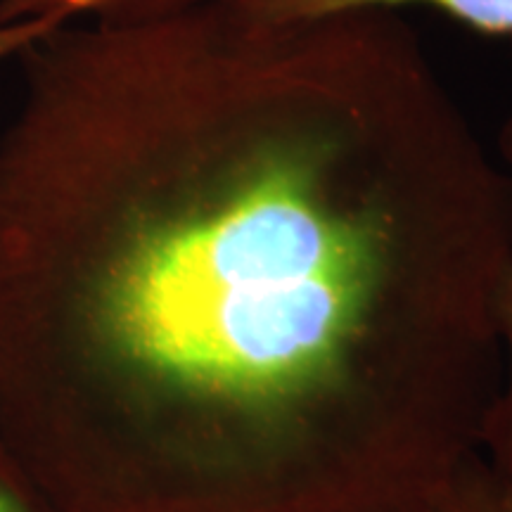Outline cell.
Here are the masks:
<instances>
[{
  "label": "cell",
  "mask_w": 512,
  "mask_h": 512,
  "mask_svg": "<svg viewBox=\"0 0 512 512\" xmlns=\"http://www.w3.org/2000/svg\"><path fill=\"white\" fill-rule=\"evenodd\" d=\"M202 0H0V62L12 60L38 38L64 24L95 17L157 12Z\"/></svg>",
  "instance_id": "3"
},
{
  "label": "cell",
  "mask_w": 512,
  "mask_h": 512,
  "mask_svg": "<svg viewBox=\"0 0 512 512\" xmlns=\"http://www.w3.org/2000/svg\"><path fill=\"white\" fill-rule=\"evenodd\" d=\"M271 22H304L351 12H399L425 5L484 36H512V0H235Z\"/></svg>",
  "instance_id": "2"
},
{
  "label": "cell",
  "mask_w": 512,
  "mask_h": 512,
  "mask_svg": "<svg viewBox=\"0 0 512 512\" xmlns=\"http://www.w3.org/2000/svg\"><path fill=\"white\" fill-rule=\"evenodd\" d=\"M0 512H60L3 444H0Z\"/></svg>",
  "instance_id": "6"
},
{
  "label": "cell",
  "mask_w": 512,
  "mask_h": 512,
  "mask_svg": "<svg viewBox=\"0 0 512 512\" xmlns=\"http://www.w3.org/2000/svg\"><path fill=\"white\" fill-rule=\"evenodd\" d=\"M434 512H512V491L479 453L458 472Z\"/></svg>",
  "instance_id": "5"
},
{
  "label": "cell",
  "mask_w": 512,
  "mask_h": 512,
  "mask_svg": "<svg viewBox=\"0 0 512 512\" xmlns=\"http://www.w3.org/2000/svg\"><path fill=\"white\" fill-rule=\"evenodd\" d=\"M498 157L512 174V114L498 131ZM498 328L505 351V377L501 394L491 408L484 427L482 453L491 472L512 491V275L505 283L501 309H498Z\"/></svg>",
  "instance_id": "4"
},
{
  "label": "cell",
  "mask_w": 512,
  "mask_h": 512,
  "mask_svg": "<svg viewBox=\"0 0 512 512\" xmlns=\"http://www.w3.org/2000/svg\"><path fill=\"white\" fill-rule=\"evenodd\" d=\"M0 131V444L60 512H434L501 394L512 174L399 12L64 24Z\"/></svg>",
  "instance_id": "1"
}]
</instances>
